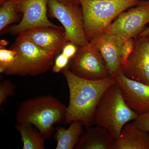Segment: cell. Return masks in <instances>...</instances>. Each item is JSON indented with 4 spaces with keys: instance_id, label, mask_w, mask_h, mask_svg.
Returning a JSON list of instances; mask_svg holds the SVG:
<instances>
[{
    "instance_id": "cell-22",
    "label": "cell",
    "mask_w": 149,
    "mask_h": 149,
    "mask_svg": "<svg viewBox=\"0 0 149 149\" xmlns=\"http://www.w3.org/2000/svg\"><path fill=\"white\" fill-rule=\"evenodd\" d=\"M70 60L61 52L56 56L52 70L54 73H58L68 66Z\"/></svg>"
},
{
    "instance_id": "cell-26",
    "label": "cell",
    "mask_w": 149,
    "mask_h": 149,
    "mask_svg": "<svg viewBox=\"0 0 149 149\" xmlns=\"http://www.w3.org/2000/svg\"><path fill=\"white\" fill-rule=\"evenodd\" d=\"M149 35V27H146V29H144L143 31L141 34H140L138 36V37H140V36H144L146 35Z\"/></svg>"
},
{
    "instance_id": "cell-5",
    "label": "cell",
    "mask_w": 149,
    "mask_h": 149,
    "mask_svg": "<svg viewBox=\"0 0 149 149\" xmlns=\"http://www.w3.org/2000/svg\"><path fill=\"white\" fill-rule=\"evenodd\" d=\"M12 48L16 53L13 65L5 72L7 75L37 76L52 68L56 55L41 49L22 34L18 35Z\"/></svg>"
},
{
    "instance_id": "cell-21",
    "label": "cell",
    "mask_w": 149,
    "mask_h": 149,
    "mask_svg": "<svg viewBox=\"0 0 149 149\" xmlns=\"http://www.w3.org/2000/svg\"><path fill=\"white\" fill-rule=\"evenodd\" d=\"M16 87L10 80H5L0 84V106L5 102L10 96L14 95Z\"/></svg>"
},
{
    "instance_id": "cell-19",
    "label": "cell",
    "mask_w": 149,
    "mask_h": 149,
    "mask_svg": "<svg viewBox=\"0 0 149 149\" xmlns=\"http://www.w3.org/2000/svg\"><path fill=\"white\" fill-rule=\"evenodd\" d=\"M16 58V52L13 49H8L5 47L0 46V72L4 73L13 65Z\"/></svg>"
},
{
    "instance_id": "cell-3",
    "label": "cell",
    "mask_w": 149,
    "mask_h": 149,
    "mask_svg": "<svg viewBox=\"0 0 149 149\" xmlns=\"http://www.w3.org/2000/svg\"><path fill=\"white\" fill-rule=\"evenodd\" d=\"M138 116L125 102L116 82L108 88L102 97L95 111L94 123L105 128L116 139L124 125L136 120Z\"/></svg>"
},
{
    "instance_id": "cell-9",
    "label": "cell",
    "mask_w": 149,
    "mask_h": 149,
    "mask_svg": "<svg viewBox=\"0 0 149 149\" xmlns=\"http://www.w3.org/2000/svg\"><path fill=\"white\" fill-rule=\"evenodd\" d=\"M49 0H18L17 12L22 14L21 21L10 28L12 34L19 35L30 29L40 26L58 27L48 19Z\"/></svg>"
},
{
    "instance_id": "cell-1",
    "label": "cell",
    "mask_w": 149,
    "mask_h": 149,
    "mask_svg": "<svg viewBox=\"0 0 149 149\" xmlns=\"http://www.w3.org/2000/svg\"><path fill=\"white\" fill-rule=\"evenodd\" d=\"M66 79L69 91V102L67 107L64 122H82L87 128L94 123V115L103 95L110 86L116 82L109 77L98 80L83 79L76 76L68 68L61 71Z\"/></svg>"
},
{
    "instance_id": "cell-18",
    "label": "cell",
    "mask_w": 149,
    "mask_h": 149,
    "mask_svg": "<svg viewBox=\"0 0 149 149\" xmlns=\"http://www.w3.org/2000/svg\"><path fill=\"white\" fill-rule=\"evenodd\" d=\"M18 0H6L1 3L0 8V31L1 32L9 25L17 22Z\"/></svg>"
},
{
    "instance_id": "cell-12",
    "label": "cell",
    "mask_w": 149,
    "mask_h": 149,
    "mask_svg": "<svg viewBox=\"0 0 149 149\" xmlns=\"http://www.w3.org/2000/svg\"><path fill=\"white\" fill-rule=\"evenodd\" d=\"M115 78L132 110L139 116L149 112V85L128 78L121 70Z\"/></svg>"
},
{
    "instance_id": "cell-16",
    "label": "cell",
    "mask_w": 149,
    "mask_h": 149,
    "mask_svg": "<svg viewBox=\"0 0 149 149\" xmlns=\"http://www.w3.org/2000/svg\"><path fill=\"white\" fill-rule=\"evenodd\" d=\"M83 125L82 122L74 121L65 128L58 126L55 128L54 138L56 141V149L75 148L80 136L83 133Z\"/></svg>"
},
{
    "instance_id": "cell-13",
    "label": "cell",
    "mask_w": 149,
    "mask_h": 149,
    "mask_svg": "<svg viewBox=\"0 0 149 149\" xmlns=\"http://www.w3.org/2000/svg\"><path fill=\"white\" fill-rule=\"evenodd\" d=\"M20 34L39 47L56 56L61 52L65 45L69 41L64 29L60 26H40L28 29Z\"/></svg>"
},
{
    "instance_id": "cell-7",
    "label": "cell",
    "mask_w": 149,
    "mask_h": 149,
    "mask_svg": "<svg viewBox=\"0 0 149 149\" xmlns=\"http://www.w3.org/2000/svg\"><path fill=\"white\" fill-rule=\"evenodd\" d=\"M68 67L76 76L87 80H101L111 77L101 54L90 42L78 47Z\"/></svg>"
},
{
    "instance_id": "cell-15",
    "label": "cell",
    "mask_w": 149,
    "mask_h": 149,
    "mask_svg": "<svg viewBox=\"0 0 149 149\" xmlns=\"http://www.w3.org/2000/svg\"><path fill=\"white\" fill-rule=\"evenodd\" d=\"M115 139L105 128L89 127L80 136L76 149H113Z\"/></svg>"
},
{
    "instance_id": "cell-11",
    "label": "cell",
    "mask_w": 149,
    "mask_h": 149,
    "mask_svg": "<svg viewBox=\"0 0 149 149\" xmlns=\"http://www.w3.org/2000/svg\"><path fill=\"white\" fill-rule=\"evenodd\" d=\"M125 40L119 35L102 32L89 42L101 54L111 77L113 78L121 70V50Z\"/></svg>"
},
{
    "instance_id": "cell-25",
    "label": "cell",
    "mask_w": 149,
    "mask_h": 149,
    "mask_svg": "<svg viewBox=\"0 0 149 149\" xmlns=\"http://www.w3.org/2000/svg\"><path fill=\"white\" fill-rule=\"evenodd\" d=\"M64 4L80 5V0H58Z\"/></svg>"
},
{
    "instance_id": "cell-27",
    "label": "cell",
    "mask_w": 149,
    "mask_h": 149,
    "mask_svg": "<svg viewBox=\"0 0 149 149\" xmlns=\"http://www.w3.org/2000/svg\"><path fill=\"white\" fill-rule=\"evenodd\" d=\"M6 0H1V3L3 2L4 1Z\"/></svg>"
},
{
    "instance_id": "cell-14",
    "label": "cell",
    "mask_w": 149,
    "mask_h": 149,
    "mask_svg": "<svg viewBox=\"0 0 149 149\" xmlns=\"http://www.w3.org/2000/svg\"><path fill=\"white\" fill-rule=\"evenodd\" d=\"M113 149H149V134L138 128L134 122L124 125L115 139Z\"/></svg>"
},
{
    "instance_id": "cell-4",
    "label": "cell",
    "mask_w": 149,
    "mask_h": 149,
    "mask_svg": "<svg viewBox=\"0 0 149 149\" xmlns=\"http://www.w3.org/2000/svg\"><path fill=\"white\" fill-rule=\"evenodd\" d=\"M85 35L90 42L103 32L120 13L141 0H80Z\"/></svg>"
},
{
    "instance_id": "cell-17",
    "label": "cell",
    "mask_w": 149,
    "mask_h": 149,
    "mask_svg": "<svg viewBox=\"0 0 149 149\" xmlns=\"http://www.w3.org/2000/svg\"><path fill=\"white\" fill-rule=\"evenodd\" d=\"M15 127L20 133L23 149H45L46 138L32 124L17 123Z\"/></svg>"
},
{
    "instance_id": "cell-10",
    "label": "cell",
    "mask_w": 149,
    "mask_h": 149,
    "mask_svg": "<svg viewBox=\"0 0 149 149\" xmlns=\"http://www.w3.org/2000/svg\"><path fill=\"white\" fill-rule=\"evenodd\" d=\"M135 39V49L121 70L128 78L149 85V35Z\"/></svg>"
},
{
    "instance_id": "cell-20",
    "label": "cell",
    "mask_w": 149,
    "mask_h": 149,
    "mask_svg": "<svg viewBox=\"0 0 149 149\" xmlns=\"http://www.w3.org/2000/svg\"><path fill=\"white\" fill-rule=\"evenodd\" d=\"M136 45V39L129 38L125 39L121 50V67L125 65L128 61L131 54L133 52Z\"/></svg>"
},
{
    "instance_id": "cell-24",
    "label": "cell",
    "mask_w": 149,
    "mask_h": 149,
    "mask_svg": "<svg viewBox=\"0 0 149 149\" xmlns=\"http://www.w3.org/2000/svg\"><path fill=\"white\" fill-rule=\"evenodd\" d=\"M78 47L74 43L68 41L63 47L61 53L70 60L76 54L78 50Z\"/></svg>"
},
{
    "instance_id": "cell-2",
    "label": "cell",
    "mask_w": 149,
    "mask_h": 149,
    "mask_svg": "<svg viewBox=\"0 0 149 149\" xmlns=\"http://www.w3.org/2000/svg\"><path fill=\"white\" fill-rule=\"evenodd\" d=\"M67 107L51 95L39 96L22 102L16 114L18 123L32 124L45 137L54 133V125L64 121Z\"/></svg>"
},
{
    "instance_id": "cell-8",
    "label": "cell",
    "mask_w": 149,
    "mask_h": 149,
    "mask_svg": "<svg viewBox=\"0 0 149 149\" xmlns=\"http://www.w3.org/2000/svg\"><path fill=\"white\" fill-rule=\"evenodd\" d=\"M149 23V0H141L137 5L120 13L103 32L119 35L125 40L136 38Z\"/></svg>"
},
{
    "instance_id": "cell-6",
    "label": "cell",
    "mask_w": 149,
    "mask_h": 149,
    "mask_svg": "<svg viewBox=\"0 0 149 149\" xmlns=\"http://www.w3.org/2000/svg\"><path fill=\"white\" fill-rule=\"evenodd\" d=\"M48 9L50 15L62 24L69 41L78 47L89 42L85 35L80 5H66L58 0H49Z\"/></svg>"
},
{
    "instance_id": "cell-23",
    "label": "cell",
    "mask_w": 149,
    "mask_h": 149,
    "mask_svg": "<svg viewBox=\"0 0 149 149\" xmlns=\"http://www.w3.org/2000/svg\"><path fill=\"white\" fill-rule=\"evenodd\" d=\"M138 128L146 132H149V112L139 115L133 121Z\"/></svg>"
}]
</instances>
